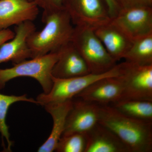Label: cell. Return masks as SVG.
Here are the masks:
<instances>
[{
    "label": "cell",
    "instance_id": "603a6c76",
    "mask_svg": "<svg viewBox=\"0 0 152 152\" xmlns=\"http://www.w3.org/2000/svg\"><path fill=\"white\" fill-rule=\"evenodd\" d=\"M107 7L109 14L111 19L114 18L118 13L120 8L116 0H104Z\"/></svg>",
    "mask_w": 152,
    "mask_h": 152
},
{
    "label": "cell",
    "instance_id": "5bb4252c",
    "mask_svg": "<svg viewBox=\"0 0 152 152\" xmlns=\"http://www.w3.org/2000/svg\"><path fill=\"white\" fill-rule=\"evenodd\" d=\"M109 54L116 61L123 58L133 40L111 22L94 30Z\"/></svg>",
    "mask_w": 152,
    "mask_h": 152
},
{
    "label": "cell",
    "instance_id": "7c38bea8",
    "mask_svg": "<svg viewBox=\"0 0 152 152\" xmlns=\"http://www.w3.org/2000/svg\"><path fill=\"white\" fill-rule=\"evenodd\" d=\"M57 52L58 58L51 73L54 77L70 78L91 73L86 63L72 42Z\"/></svg>",
    "mask_w": 152,
    "mask_h": 152
},
{
    "label": "cell",
    "instance_id": "4fadbf2b",
    "mask_svg": "<svg viewBox=\"0 0 152 152\" xmlns=\"http://www.w3.org/2000/svg\"><path fill=\"white\" fill-rule=\"evenodd\" d=\"M39 12L34 1L0 0V31L23 22L33 21Z\"/></svg>",
    "mask_w": 152,
    "mask_h": 152
},
{
    "label": "cell",
    "instance_id": "7a4b0ae2",
    "mask_svg": "<svg viewBox=\"0 0 152 152\" xmlns=\"http://www.w3.org/2000/svg\"><path fill=\"white\" fill-rule=\"evenodd\" d=\"M99 123L115 134L130 152H152V122L128 117L107 104L100 105Z\"/></svg>",
    "mask_w": 152,
    "mask_h": 152
},
{
    "label": "cell",
    "instance_id": "3957f363",
    "mask_svg": "<svg viewBox=\"0 0 152 152\" xmlns=\"http://www.w3.org/2000/svg\"><path fill=\"white\" fill-rule=\"evenodd\" d=\"M71 42L85 60L91 73H104L116 65V61L109 54L93 29L75 26Z\"/></svg>",
    "mask_w": 152,
    "mask_h": 152
},
{
    "label": "cell",
    "instance_id": "7402d4cb",
    "mask_svg": "<svg viewBox=\"0 0 152 152\" xmlns=\"http://www.w3.org/2000/svg\"><path fill=\"white\" fill-rule=\"evenodd\" d=\"M43 10L57 8L63 7L64 0H33Z\"/></svg>",
    "mask_w": 152,
    "mask_h": 152
},
{
    "label": "cell",
    "instance_id": "8992f818",
    "mask_svg": "<svg viewBox=\"0 0 152 152\" xmlns=\"http://www.w3.org/2000/svg\"><path fill=\"white\" fill-rule=\"evenodd\" d=\"M120 77L124 88L121 100L152 102V65L140 66L125 61L121 63Z\"/></svg>",
    "mask_w": 152,
    "mask_h": 152
},
{
    "label": "cell",
    "instance_id": "5b68a950",
    "mask_svg": "<svg viewBox=\"0 0 152 152\" xmlns=\"http://www.w3.org/2000/svg\"><path fill=\"white\" fill-rule=\"evenodd\" d=\"M121 75V64L104 73H90L85 75L67 79H59L52 76L53 86L47 94L37 96L36 100L42 106L62 102L74 99L76 95L93 83L104 78L118 77Z\"/></svg>",
    "mask_w": 152,
    "mask_h": 152
},
{
    "label": "cell",
    "instance_id": "44dd1931",
    "mask_svg": "<svg viewBox=\"0 0 152 152\" xmlns=\"http://www.w3.org/2000/svg\"><path fill=\"white\" fill-rule=\"evenodd\" d=\"M120 10L137 7H151L152 0H116Z\"/></svg>",
    "mask_w": 152,
    "mask_h": 152
},
{
    "label": "cell",
    "instance_id": "ba28073f",
    "mask_svg": "<svg viewBox=\"0 0 152 152\" xmlns=\"http://www.w3.org/2000/svg\"><path fill=\"white\" fill-rule=\"evenodd\" d=\"M111 22L134 40L152 34L151 7H134L120 10Z\"/></svg>",
    "mask_w": 152,
    "mask_h": 152
},
{
    "label": "cell",
    "instance_id": "6da1fadb",
    "mask_svg": "<svg viewBox=\"0 0 152 152\" xmlns=\"http://www.w3.org/2000/svg\"><path fill=\"white\" fill-rule=\"evenodd\" d=\"M42 29L33 32L27 39L32 58L56 53L72 41L75 27L64 7L43 10Z\"/></svg>",
    "mask_w": 152,
    "mask_h": 152
},
{
    "label": "cell",
    "instance_id": "ffe728a7",
    "mask_svg": "<svg viewBox=\"0 0 152 152\" xmlns=\"http://www.w3.org/2000/svg\"><path fill=\"white\" fill-rule=\"evenodd\" d=\"M86 145V134L74 133L62 136L57 143L55 151L85 152Z\"/></svg>",
    "mask_w": 152,
    "mask_h": 152
},
{
    "label": "cell",
    "instance_id": "52a82bcc",
    "mask_svg": "<svg viewBox=\"0 0 152 152\" xmlns=\"http://www.w3.org/2000/svg\"><path fill=\"white\" fill-rule=\"evenodd\" d=\"M63 7L75 26L95 30L111 22L107 7L101 0H64Z\"/></svg>",
    "mask_w": 152,
    "mask_h": 152
},
{
    "label": "cell",
    "instance_id": "277c9868",
    "mask_svg": "<svg viewBox=\"0 0 152 152\" xmlns=\"http://www.w3.org/2000/svg\"><path fill=\"white\" fill-rule=\"evenodd\" d=\"M58 58V52L51 53L14 64L13 66L0 69V90L7 83L19 77H29L37 80L44 93L50 91L53 86L52 71Z\"/></svg>",
    "mask_w": 152,
    "mask_h": 152
},
{
    "label": "cell",
    "instance_id": "30bf717a",
    "mask_svg": "<svg viewBox=\"0 0 152 152\" xmlns=\"http://www.w3.org/2000/svg\"><path fill=\"white\" fill-rule=\"evenodd\" d=\"M124 88L120 76L107 77L93 83L75 98L101 105H107L121 99Z\"/></svg>",
    "mask_w": 152,
    "mask_h": 152
},
{
    "label": "cell",
    "instance_id": "e0dca14e",
    "mask_svg": "<svg viewBox=\"0 0 152 152\" xmlns=\"http://www.w3.org/2000/svg\"><path fill=\"white\" fill-rule=\"evenodd\" d=\"M19 102H26L38 104L36 100L28 98L26 94L21 96L7 95L0 93V134L2 137L4 151H12L13 142L10 139L9 127L6 123V118L9 108L12 104Z\"/></svg>",
    "mask_w": 152,
    "mask_h": 152
},
{
    "label": "cell",
    "instance_id": "2e32d148",
    "mask_svg": "<svg viewBox=\"0 0 152 152\" xmlns=\"http://www.w3.org/2000/svg\"><path fill=\"white\" fill-rule=\"evenodd\" d=\"M73 102V99L62 102L44 106L53 118V127L50 136L39 148L38 152L55 151L57 143L64 132L67 116L72 108Z\"/></svg>",
    "mask_w": 152,
    "mask_h": 152
},
{
    "label": "cell",
    "instance_id": "cb8c5ba5",
    "mask_svg": "<svg viewBox=\"0 0 152 152\" xmlns=\"http://www.w3.org/2000/svg\"><path fill=\"white\" fill-rule=\"evenodd\" d=\"M15 35V33L9 28L0 31V46L6 42L12 39Z\"/></svg>",
    "mask_w": 152,
    "mask_h": 152
},
{
    "label": "cell",
    "instance_id": "d6986e66",
    "mask_svg": "<svg viewBox=\"0 0 152 152\" xmlns=\"http://www.w3.org/2000/svg\"><path fill=\"white\" fill-rule=\"evenodd\" d=\"M118 111L135 119L152 122L151 101L127 100L112 104Z\"/></svg>",
    "mask_w": 152,
    "mask_h": 152
},
{
    "label": "cell",
    "instance_id": "9c48e42d",
    "mask_svg": "<svg viewBox=\"0 0 152 152\" xmlns=\"http://www.w3.org/2000/svg\"><path fill=\"white\" fill-rule=\"evenodd\" d=\"M77 99L73 100L62 136L74 133L86 134L99 123L100 105Z\"/></svg>",
    "mask_w": 152,
    "mask_h": 152
},
{
    "label": "cell",
    "instance_id": "9a60e30c",
    "mask_svg": "<svg viewBox=\"0 0 152 152\" xmlns=\"http://www.w3.org/2000/svg\"><path fill=\"white\" fill-rule=\"evenodd\" d=\"M86 135L85 152H130L115 134L99 123Z\"/></svg>",
    "mask_w": 152,
    "mask_h": 152
},
{
    "label": "cell",
    "instance_id": "ac0fdd59",
    "mask_svg": "<svg viewBox=\"0 0 152 152\" xmlns=\"http://www.w3.org/2000/svg\"><path fill=\"white\" fill-rule=\"evenodd\" d=\"M123 58L138 65H152V34L134 40Z\"/></svg>",
    "mask_w": 152,
    "mask_h": 152
},
{
    "label": "cell",
    "instance_id": "8fae6325",
    "mask_svg": "<svg viewBox=\"0 0 152 152\" xmlns=\"http://www.w3.org/2000/svg\"><path fill=\"white\" fill-rule=\"evenodd\" d=\"M36 29L35 25L31 21L17 26L14 37L0 46V64L9 61L17 64L31 58L27 39Z\"/></svg>",
    "mask_w": 152,
    "mask_h": 152
}]
</instances>
